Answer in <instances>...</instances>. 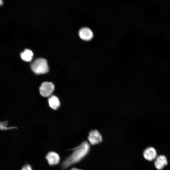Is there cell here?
<instances>
[{
    "instance_id": "cell-10",
    "label": "cell",
    "mask_w": 170,
    "mask_h": 170,
    "mask_svg": "<svg viewBox=\"0 0 170 170\" xmlns=\"http://www.w3.org/2000/svg\"><path fill=\"white\" fill-rule=\"evenodd\" d=\"M33 54L31 50L29 49H26L20 54V57L24 61H31L32 59Z\"/></svg>"
},
{
    "instance_id": "cell-5",
    "label": "cell",
    "mask_w": 170,
    "mask_h": 170,
    "mask_svg": "<svg viewBox=\"0 0 170 170\" xmlns=\"http://www.w3.org/2000/svg\"><path fill=\"white\" fill-rule=\"evenodd\" d=\"M143 155L145 159L151 161L155 159L157 156V153L154 147H149L144 150L143 151Z\"/></svg>"
},
{
    "instance_id": "cell-2",
    "label": "cell",
    "mask_w": 170,
    "mask_h": 170,
    "mask_svg": "<svg viewBox=\"0 0 170 170\" xmlns=\"http://www.w3.org/2000/svg\"><path fill=\"white\" fill-rule=\"evenodd\" d=\"M31 67L33 72L37 74L46 73L49 70L47 61L44 58L37 59L31 64Z\"/></svg>"
},
{
    "instance_id": "cell-4",
    "label": "cell",
    "mask_w": 170,
    "mask_h": 170,
    "mask_svg": "<svg viewBox=\"0 0 170 170\" xmlns=\"http://www.w3.org/2000/svg\"><path fill=\"white\" fill-rule=\"evenodd\" d=\"M88 140L92 145H94L101 142L102 140V136L97 130H93L89 133Z\"/></svg>"
},
{
    "instance_id": "cell-3",
    "label": "cell",
    "mask_w": 170,
    "mask_h": 170,
    "mask_svg": "<svg viewBox=\"0 0 170 170\" xmlns=\"http://www.w3.org/2000/svg\"><path fill=\"white\" fill-rule=\"evenodd\" d=\"M54 89V86L53 83L45 82H43L40 86L39 92L42 96L49 97L52 95Z\"/></svg>"
},
{
    "instance_id": "cell-13",
    "label": "cell",
    "mask_w": 170,
    "mask_h": 170,
    "mask_svg": "<svg viewBox=\"0 0 170 170\" xmlns=\"http://www.w3.org/2000/svg\"><path fill=\"white\" fill-rule=\"evenodd\" d=\"M70 170H82L80 169H78L76 168H73L71 169Z\"/></svg>"
},
{
    "instance_id": "cell-9",
    "label": "cell",
    "mask_w": 170,
    "mask_h": 170,
    "mask_svg": "<svg viewBox=\"0 0 170 170\" xmlns=\"http://www.w3.org/2000/svg\"><path fill=\"white\" fill-rule=\"evenodd\" d=\"M48 102L50 107L53 110L57 109L60 105L59 98L54 95H51L49 97Z\"/></svg>"
},
{
    "instance_id": "cell-8",
    "label": "cell",
    "mask_w": 170,
    "mask_h": 170,
    "mask_svg": "<svg viewBox=\"0 0 170 170\" xmlns=\"http://www.w3.org/2000/svg\"><path fill=\"white\" fill-rule=\"evenodd\" d=\"M46 159L50 165H55L58 164L60 161V157L59 155L54 152H48L46 156Z\"/></svg>"
},
{
    "instance_id": "cell-14",
    "label": "cell",
    "mask_w": 170,
    "mask_h": 170,
    "mask_svg": "<svg viewBox=\"0 0 170 170\" xmlns=\"http://www.w3.org/2000/svg\"><path fill=\"white\" fill-rule=\"evenodd\" d=\"M3 4V0H0V6H1Z\"/></svg>"
},
{
    "instance_id": "cell-6",
    "label": "cell",
    "mask_w": 170,
    "mask_h": 170,
    "mask_svg": "<svg viewBox=\"0 0 170 170\" xmlns=\"http://www.w3.org/2000/svg\"><path fill=\"white\" fill-rule=\"evenodd\" d=\"M168 163L166 157L163 155L157 156L155 160L154 166L158 170H162Z\"/></svg>"
},
{
    "instance_id": "cell-1",
    "label": "cell",
    "mask_w": 170,
    "mask_h": 170,
    "mask_svg": "<svg viewBox=\"0 0 170 170\" xmlns=\"http://www.w3.org/2000/svg\"><path fill=\"white\" fill-rule=\"evenodd\" d=\"M90 149L88 143L84 141L75 148L72 154L63 162L62 167L66 168L81 160L87 154Z\"/></svg>"
},
{
    "instance_id": "cell-11",
    "label": "cell",
    "mask_w": 170,
    "mask_h": 170,
    "mask_svg": "<svg viewBox=\"0 0 170 170\" xmlns=\"http://www.w3.org/2000/svg\"><path fill=\"white\" fill-rule=\"evenodd\" d=\"M8 121H3L0 122V129L1 130H7L15 128L14 127H8Z\"/></svg>"
},
{
    "instance_id": "cell-7",
    "label": "cell",
    "mask_w": 170,
    "mask_h": 170,
    "mask_svg": "<svg viewBox=\"0 0 170 170\" xmlns=\"http://www.w3.org/2000/svg\"><path fill=\"white\" fill-rule=\"evenodd\" d=\"M79 35L81 39L86 41L90 40L93 36L91 30L86 27L82 28L79 30Z\"/></svg>"
},
{
    "instance_id": "cell-12",
    "label": "cell",
    "mask_w": 170,
    "mask_h": 170,
    "mask_svg": "<svg viewBox=\"0 0 170 170\" xmlns=\"http://www.w3.org/2000/svg\"><path fill=\"white\" fill-rule=\"evenodd\" d=\"M21 170H32L30 165L26 164L22 168Z\"/></svg>"
}]
</instances>
